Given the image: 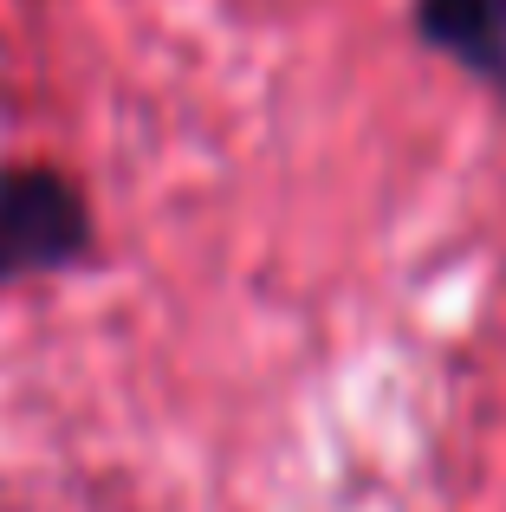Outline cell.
<instances>
[{"label":"cell","mask_w":506,"mask_h":512,"mask_svg":"<svg viewBox=\"0 0 506 512\" xmlns=\"http://www.w3.org/2000/svg\"><path fill=\"white\" fill-rule=\"evenodd\" d=\"M91 201L85 188L52 163L0 169V286L91 260Z\"/></svg>","instance_id":"cell-1"},{"label":"cell","mask_w":506,"mask_h":512,"mask_svg":"<svg viewBox=\"0 0 506 512\" xmlns=\"http://www.w3.org/2000/svg\"><path fill=\"white\" fill-rule=\"evenodd\" d=\"M416 39L506 98V0H416Z\"/></svg>","instance_id":"cell-2"}]
</instances>
